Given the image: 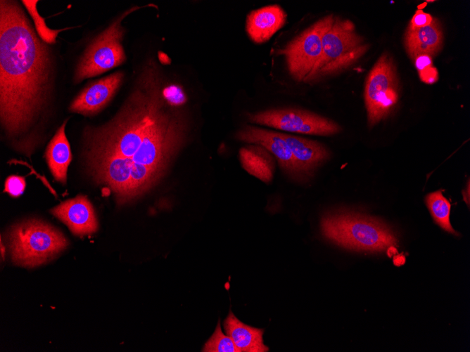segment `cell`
<instances>
[{"label":"cell","mask_w":470,"mask_h":352,"mask_svg":"<svg viewBox=\"0 0 470 352\" xmlns=\"http://www.w3.org/2000/svg\"><path fill=\"white\" fill-rule=\"evenodd\" d=\"M25 187L26 181L24 177L12 175L6 179L4 191L13 197H18L23 193Z\"/></svg>","instance_id":"cell-22"},{"label":"cell","mask_w":470,"mask_h":352,"mask_svg":"<svg viewBox=\"0 0 470 352\" xmlns=\"http://www.w3.org/2000/svg\"><path fill=\"white\" fill-rule=\"evenodd\" d=\"M433 17L422 10H418L410 20L407 28L416 29L428 25L433 20Z\"/></svg>","instance_id":"cell-23"},{"label":"cell","mask_w":470,"mask_h":352,"mask_svg":"<svg viewBox=\"0 0 470 352\" xmlns=\"http://www.w3.org/2000/svg\"><path fill=\"white\" fill-rule=\"evenodd\" d=\"M229 337L241 352H267L269 348L264 344V329L249 326L240 321L231 312L223 322Z\"/></svg>","instance_id":"cell-16"},{"label":"cell","mask_w":470,"mask_h":352,"mask_svg":"<svg viewBox=\"0 0 470 352\" xmlns=\"http://www.w3.org/2000/svg\"><path fill=\"white\" fill-rule=\"evenodd\" d=\"M251 123L284 131L309 135L331 136L341 127L336 122L310 111L294 108H276L248 114Z\"/></svg>","instance_id":"cell-9"},{"label":"cell","mask_w":470,"mask_h":352,"mask_svg":"<svg viewBox=\"0 0 470 352\" xmlns=\"http://www.w3.org/2000/svg\"><path fill=\"white\" fill-rule=\"evenodd\" d=\"M400 80L395 63L388 52L380 56L364 85L368 124L372 127L393 111L400 99Z\"/></svg>","instance_id":"cell-6"},{"label":"cell","mask_w":470,"mask_h":352,"mask_svg":"<svg viewBox=\"0 0 470 352\" xmlns=\"http://www.w3.org/2000/svg\"><path fill=\"white\" fill-rule=\"evenodd\" d=\"M425 201L435 223L445 231L455 235H459V234L453 229L450 221L451 204L443 196L442 191L437 190L428 194Z\"/></svg>","instance_id":"cell-19"},{"label":"cell","mask_w":470,"mask_h":352,"mask_svg":"<svg viewBox=\"0 0 470 352\" xmlns=\"http://www.w3.org/2000/svg\"><path fill=\"white\" fill-rule=\"evenodd\" d=\"M163 86L158 67L148 63L116 115L84 131L87 171L113 193L119 205L154 188L186 143L188 120Z\"/></svg>","instance_id":"cell-1"},{"label":"cell","mask_w":470,"mask_h":352,"mask_svg":"<svg viewBox=\"0 0 470 352\" xmlns=\"http://www.w3.org/2000/svg\"><path fill=\"white\" fill-rule=\"evenodd\" d=\"M203 352H241L227 334L222 332L220 321L212 336L202 348Z\"/></svg>","instance_id":"cell-20"},{"label":"cell","mask_w":470,"mask_h":352,"mask_svg":"<svg viewBox=\"0 0 470 352\" xmlns=\"http://www.w3.org/2000/svg\"><path fill=\"white\" fill-rule=\"evenodd\" d=\"M8 244L12 260L18 265L34 267L53 259L68 246L56 228L38 220H28L11 228Z\"/></svg>","instance_id":"cell-5"},{"label":"cell","mask_w":470,"mask_h":352,"mask_svg":"<svg viewBox=\"0 0 470 352\" xmlns=\"http://www.w3.org/2000/svg\"><path fill=\"white\" fill-rule=\"evenodd\" d=\"M443 31L440 22L433 18L427 25L407 28L404 34L405 51L412 60L421 56H434L441 50L443 44Z\"/></svg>","instance_id":"cell-13"},{"label":"cell","mask_w":470,"mask_h":352,"mask_svg":"<svg viewBox=\"0 0 470 352\" xmlns=\"http://www.w3.org/2000/svg\"><path fill=\"white\" fill-rule=\"evenodd\" d=\"M51 213L64 223L75 235L96 232L98 221L94 207L84 195L68 200L51 209Z\"/></svg>","instance_id":"cell-12"},{"label":"cell","mask_w":470,"mask_h":352,"mask_svg":"<svg viewBox=\"0 0 470 352\" xmlns=\"http://www.w3.org/2000/svg\"><path fill=\"white\" fill-rule=\"evenodd\" d=\"M265 148L255 144L243 147L239 150L242 167L250 175L269 183L274 178L275 159Z\"/></svg>","instance_id":"cell-18"},{"label":"cell","mask_w":470,"mask_h":352,"mask_svg":"<svg viewBox=\"0 0 470 352\" xmlns=\"http://www.w3.org/2000/svg\"><path fill=\"white\" fill-rule=\"evenodd\" d=\"M67 121L58 128L48 144L45 158L54 178L65 184L67 181L68 166L72 161L70 143L65 133Z\"/></svg>","instance_id":"cell-17"},{"label":"cell","mask_w":470,"mask_h":352,"mask_svg":"<svg viewBox=\"0 0 470 352\" xmlns=\"http://www.w3.org/2000/svg\"><path fill=\"white\" fill-rule=\"evenodd\" d=\"M235 137L241 141L265 148L277 159L284 174L293 181H308L300 171L281 133L248 125L239 130Z\"/></svg>","instance_id":"cell-10"},{"label":"cell","mask_w":470,"mask_h":352,"mask_svg":"<svg viewBox=\"0 0 470 352\" xmlns=\"http://www.w3.org/2000/svg\"><path fill=\"white\" fill-rule=\"evenodd\" d=\"M322 57L315 81L338 75L353 66L369 48L354 22L334 14L322 36Z\"/></svg>","instance_id":"cell-4"},{"label":"cell","mask_w":470,"mask_h":352,"mask_svg":"<svg viewBox=\"0 0 470 352\" xmlns=\"http://www.w3.org/2000/svg\"><path fill=\"white\" fill-rule=\"evenodd\" d=\"M282 133L300 171L310 179L314 171L330 158L329 150L318 141Z\"/></svg>","instance_id":"cell-15"},{"label":"cell","mask_w":470,"mask_h":352,"mask_svg":"<svg viewBox=\"0 0 470 352\" xmlns=\"http://www.w3.org/2000/svg\"><path fill=\"white\" fill-rule=\"evenodd\" d=\"M124 74L115 72L85 87L73 100L69 110L83 115L101 110L113 98L122 83Z\"/></svg>","instance_id":"cell-11"},{"label":"cell","mask_w":470,"mask_h":352,"mask_svg":"<svg viewBox=\"0 0 470 352\" xmlns=\"http://www.w3.org/2000/svg\"><path fill=\"white\" fill-rule=\"evenodd\" d=\"M1 256L4 257V252H5V249H4L2 242H1Z\"/></svg>","instance_id":"cell-25"},{"label":"cell","mask_w":470,"mask_h":352,"mask_svg":"<svg viewBox=\"0 0 470 352\" xmlns=\"http://www.w3.org/2000/svg\"><path fill=\"white\" fill-rule=\"evenodd\" d=\"M320 229L327 240L350 250L380 252L398 245L397 237L388 226L352 211L339 210L324 214Z\"/></svg>","instance_id":"cell-3"},{"label":"cell","mask_w":470,"mask_h":352,"mask_svg":"<svg viewBox=\"0 0 470 352\" xmlns=\"http://www.w3.org/2000/svg\"><path fill=\"white\" fill-rule=\"evenodd\" d=\"M38 1H22V3L28 10L30 15L34 20L35 27L40 38L46 43L53 44L58 34L61 31L60 30H51L49 28L44 19L39 14L37 9Z\"/></svg>","instance_id":"cell-21"},{"label":"cell","mask_w":470,"mask_h":352,"mask_svg":"<svg viewBox=\"0 0 470 352\" xmlns=\"http://www.w3.org/2000/svg\"><path fill=\"white\" fill-rule=\"evenodd\" d=\"M139 8L132 7L125 11L89 44L75 71V81L77 83L101 74L125 61L126 56L122 46L125 30L122 22L127 15Z\"/></svg>","instance_id":"cell-7"},{"label":"cell","mask_w":470,"mask_h":352,"mask_svg":"<svg viewBox=\"0 0 470 352\" xmlns=\"http://www.w3.org/2000/svg\"><path fill=\"white\" fill-rule=\"evenodd\" d=\"M405 258L402 255H397L393 259L394 264L396 266H401L405 263Z\"/></svg>","instance_id":"cell-24"},{"label":"cell","mask_w":470,"mask_h":352,"mask_svg":"<svg viewBox=\"0 0 470 352\" xmlns=\"http://www.w3.org/2000/svg\"><path fill=\"white\" fill-rule=\"evenodd\" d=\"M328 21V15L293 38L280 51L287 71L297 82L315 81L322 57V36Z\"/></svg>","instance_id":"cell-8"},{"label":"cell","mask_w":470,"mask_h":352,"mask_svg":"<svg viewBox=\"0 0 470 352\" xmlns=\"http://www.w3.org/2000/svg\"><path fill=\"white\" fill-rule=\"evenodd\" d=\"M51 59L26 15L13 1H0V117L15 148L26 155L29 133L44 109L50 87Z\"/></svg>","instance_id":"cell-2"},{"label":"cell","mask_w":470,"mask_h":352,"mask_svg":"<svg viewBox=\"0 0 470 352\" xmlns=\"http://www.w3.org/2000/svg\"><path fill=\"white\" fill-rule=\"evenodd\" d=\"M287 15L279 5H269L250 12L246 18V30L255 44H262L271 37L286 22Z\"/></svg>","instance_id":"cell-14"}]
</instances>
